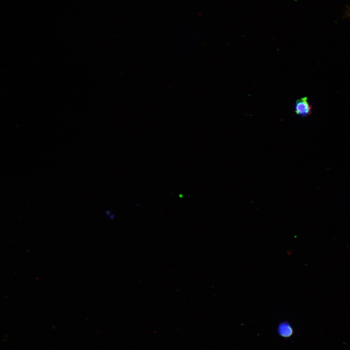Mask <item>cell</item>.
<instances>
[{"label": "cell", "instance_id": "obj_2", "mask_svg": "<svg viewBox=\"0 0 350 350\" xmlns=\"http://www.w3.org/2000/svg\"><path fill=\"white\" fill-rule=\"evenodd\" d=\"M277 333L280 337L288 338L294 333V329L292 325L286 321L280 322L277 327Z\"/></svg>", "mask_w": 350, "mask_h": 350}, {"label": "cell", "instance_id": "obj_1", "mask_svg": "<svg viewBox=\"0 0 350 350\" xmlns=\"http://www.w3.org/2000/svg\"><path fill=\"white\" fill-rule=\"evenodd\" d=\"M295 113L301 117H307L312 112V106L307 97H302L297 100L294 105Z\"/></svg>", "mask_w": 350, "mask_h": 350}]
</instances>
